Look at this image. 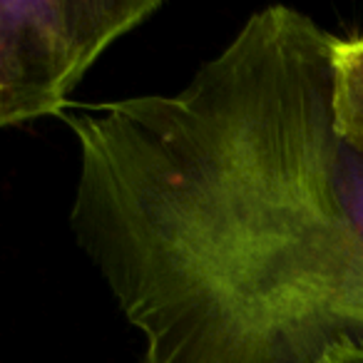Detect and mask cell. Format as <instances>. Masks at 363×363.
Instances as JSON below:
<instances>
[{"instance_id":"obj_5","label":"cell","mask_w":363,"mask_h":363,"mask_svg":"<svg viewBox=\"0 0 363 363\" xmlns=\"http://www.w3.org/2000/svg\"><path fill=\"white\" fill-rule=\"evenodd\" d=\"M318 363H363V341H341L331 346Z\"/></svg>"},{"instance_id":"obj_4","label":"cell","mask_w":363,"mask_h":363,"mask_svg":"<svg viewBox=\"0 0 363 363\" xmlns=\"http://www.w3.org/2000/svg\"><path fill=\"white\" fill-rule=\"evenodd\" d=\"M336 187L343 212L363 239V155L341 140L336 147Z\"/></svg>"},{"instance_id":"obj_2","label":"cell","mask_w":363,"mask_h":363,"mask_svg":"<svg viewBox=\"0 0 363 363\" xmlns=\"http://www.w3.org/2000/svg\"><path fill=\"white\" fill-rule=\"evenodd\" d=\"M160 0H0V130L57 115L100 55Z\"/></svg>"},{"instance_id":"obj_3","label":"cell","mask_w":363,"mask_h":363,"mask_svg":"<svg viewBox=\"0 0 363 363\" xmlns=\"http://www.w3.org/2000/svg\"><path fill=\"white\" fill-rule=\"evenodd\" d=\"M333 130L363 155V35L333 38Z\"/></svg>"},{"instance_id":"obj_1","label":"cell","mask_w":363,"mask_h":363,"mask_svg":"<svg viewBox=\"0 0 363 363\" xmlns=\"http://www.w3.org/2000/svg\"><path fill=\"white\" fill-rule=\"evenodd\" d=\"M331 33L254 13L169 95L67 120L70 229L145 363H318L363 341V239L336 187Z\"/></svg>"}]
</instances>
